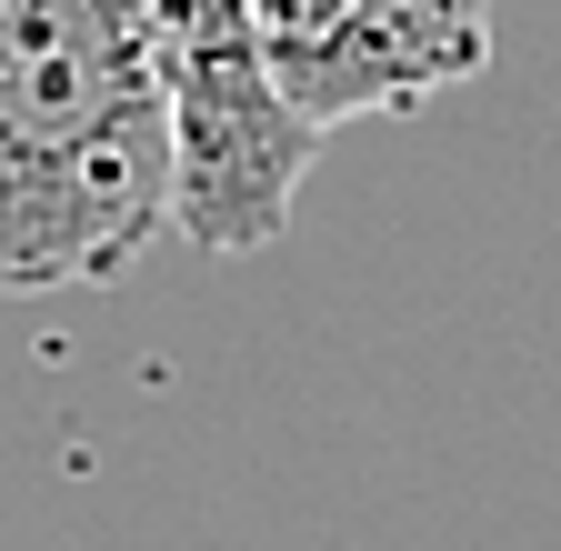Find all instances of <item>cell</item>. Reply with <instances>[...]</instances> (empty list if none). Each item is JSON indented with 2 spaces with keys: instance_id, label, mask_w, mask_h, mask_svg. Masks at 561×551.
<instances>
[{
  "instance_id": "obj_1",
  "label": "cell",
  "mask_w": 561,
  "mask_h": 551,
  "mask_svg": "<svg viewBox=\"0 0 561 551\" xmlns=\"http://www.w3.org/2000/svg\"><path fill=\"white\" fill-rule=\"evenodd\" d=\"M171 231L151 0H0V291H91Z\"/></svg>"
},
{
  "instance_id": "obj_3",
  "label": "cell",
  "mask_w": 561,
  "mask_h": 551,
  "mask_svg": "<svg viewBox=\"0 0 561 551\" xmlns=\"http://www.w3.org/2000/svg\"><path fill=\"white\" fill-rule=\"evenodd\" d=\"M271 101L311 141L351 120H401L491 60V0H251Z\"/></svg>"
},
{
  "instance_id": "obj_2",
  "label": "cell",
  "mask_w": 561,
  "mask_h": 551,
  "mask_svg": "<svg viewBox=\"0 0 561 551\" xmlns=\"http://www.w3.org/2000/svg\"><path fill=\"white\" fill-rule=\"evenodd\" d=\"M171 81V231L210 261L280 251L321 141L271 101L251 50V0H151Z\"/></svg>"
}]
</instances>
